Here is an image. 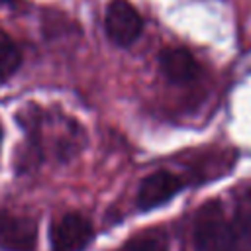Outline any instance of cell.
I'll use <instances>...</instances> for the list:
<instances>
[{
    "label": "cell",
    "instance_id": "2",
    "mask_svg": "<svg viewBox=\"0 0 251 251\" xmlns=\"http://www.w3.org/2000/svg\"><path fill=\"white\" fill-rule=\"evenodd\" d=\"M94 229L88 218L78 212H67L51 224V251H84L92 241Z\"/></svg>",
    "mask_w": 251,
    "mask_h": 251
},
{
    "label": "cell",
    "instance_id": "9",
    "mask_svg": "<svg viewBox=\"0 0 251 251\" xmlns=\"http://www.w3.org/2000/svg\"><path fill=\"white\" fill-rule=\"evenodd\" d=\"M127 251H167L163 241L157 237H137L127 245Z\"/></svg>",
    "mask_w": 251,
    "mask_h": 251
},
{
    "label": "cell",
    "instance_id": "10",
    "mask_svg": "<svg viewBox=\"0 0 251 251\" xmlns=\"http://www.w3.org/2000/svg\"><path fill=\"white\" fill-rule=\"evenodd\" d=\"M0 141H2V126H0Z\"/></svg>",
    "mask_w": 251,
    "mask_h": 251
},
{
    "label": "cell",
    "instance_id": "7",
    "mask_svg": "<svg viewBox=\"0 0 251 251\" xmlns=\"http://www.w3.org/2000/svg\"><path fill=\"white\" fill-rule=\"evenodd\" d=\"M233 251H251V206H241L231 220Z\"/></svg>",
    "mask_w": 251,
    "mask_h": 251
},
{
    "label": "cell",
    "instance_id": "1",
    "mask_svg": "<svg viewBox=\"0 0 251 251\" xmlns=\"http://www.w3.org/2000/svg\"><path fill=\"white\" fill-rule=\"evenodd\" d=\"M192 237L196 251H233L231 222L226 220L218 202H208L198 210Z\"/></svg>",
    "mask_w": 251,
    "mask_h": 251
},
{
    "label": "cell",
    "instance_id": "6",
    "mask_svg": "<svg viewBox=\"0 0 251 251\" xmlns=\"http://www.w3.org/2000/svg\"><path fill=\"white\" fill-rule=\"evenodd\" d=\"M159 65L163 75L176 84L182 82H190L196 75H198V63L196 59L190 55V51L182 49V47H169L163 49L159 55Z\"/></svg>",
    "mask_w": 251,
    "mask_h": 251
},
{
    "label": "cell",
    "instance_id": "5",
    "mask_svg": "<svg viewBox=\"0 0 251 251\" xmlns=\"http://www.w3.org/2000/svg\"><path fill=\"white\" fill-rule=\"evenodd\" d=\"M182 182L176 175L169 171H157L145 176L137 190V206L141 210H153L169 202L175 194H178Z\"/></svg>",
    "mask_w": 251,
    "mask_h": 251
},
{
    "label": "cell",
    "instance_id": "8",
    "mask_svg": "<svg viewBox=\"0 0 251 251\" xmlns=\"http://www.w3.org/2000/svg\"><path fill=\"white\" fill-rule=\"evenodd\" d=\"M22 65V51L20 47L8 39L0 37V80H8Z\"/></svg>",
    "mask_w": 251,
    "mask_h": 251
},
{
    "label": "cell",
    "instance_id": "3",
    "mask_svg": "<svg viewBox=\"0 0 251 251\" xmlns=\"http://www.w3.org/2000/svg\"><path fill=\"white\" fill-rule=\"evenodd\" d=\"M104 25H106L108 37L122 47L131 45L143 29L141 16L127 0H112L108 4Z\"/></svg>",
    "mask_w": 251,
    "mask_h": 251
},
{
    "label": "cell",
    "instance_id": "4",
    "mask_svg": "<svg viewBox=\"0 0 251 251\" xmlns=\"http://www.w3.org/2000/svg\"><path fill=\"white\" fill-rule=\"evenodd\" d=\"M37 224L31 218L0 212V247L6 251H35Z\"/></svg>",
    "mask_w": 251,
    "mask_h": 251
}]
</instances>
